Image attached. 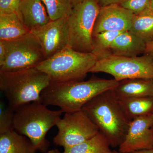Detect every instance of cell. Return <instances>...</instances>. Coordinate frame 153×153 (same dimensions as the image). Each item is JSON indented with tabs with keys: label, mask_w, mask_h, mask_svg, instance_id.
<instances>
[{
	"label": "cell",
	"mask_w": 153,
	"mask_h": 153,
	"mask_svg": "<svg viewBox=\"0 0 153 153\" xmlns=\"http://www.w3.org/2000/svg\"><path fill=\"white\" fill-rule=\"evenodd\" d=\"M151 0H121L119 4L134 14L142 13L150 9Z\"/></svg>",
	"instance_id": "cb8c5ba5"
},
{
	"label": "cell",
	"mask_w": 153,
	"mask_h": 153,
	"mask_svg": "<svg viewBox=\"0 0 153 153\" xmlns=\"http://www.w3.org/2000/svg\"><path fill=\"white\" fill-rule=\"evenodd\" d=\"M97 60L92 52H79L67 47L36 67L48 75L51 82L81 81Z\"/></svg>",
	"instance_id": "5b68a950"
},
{
	"label": "cell",
	"mask_w": 153,
	"mask_h": 153,
	"mask_svg": "<svg viewBox=\"0 0 153 153\" xmlns=\"http://www.w3.org/2000/svg\"><path fill=\"white\" fill-rule=\"evenodd\" d=\"M51 21L68 16L73 8L69 0H42Z\"/></svg>",
	"instance_id": "7402d4cb"
},
{
	"label": "cell",
	"mask_w": 153,
	"mask_h": 153,
	"mask_svg": "<svg viewBox=\"0 0 153 153\" xmlns=\"http://www.w3.org/2000/svg\"><path fill=\"white\" fill-rule=\"evenodd\" d=\"M46 153H63L60 152L58 149H53L49 150L47 151Z\"/></svg>",
	"instance_id": "4dcf8cb0"
},
{
	"label": "cell",
	"mask_w": 153,
	"mask_h": 153,
	"mask_svg": "<svg viewBox=\"0 0 153 153\" xmlns=\"http://www.w3.org/2000/svg\"><path fill=\"white\" fill-rule=\"evenodd\" d=\"M118 82L111 91L119 100L153 96V79L134 78Z\"/></svg>",
	"instance_id": "5bb4252c"
},
{
	"label": "cell",
	"mask_w": 153,
	"mask_h": 153,
	"mask_svg": "<svg viewBox=\"0 0 153 153\" xmlns=\"http://www.w3.org/2000/svg\"><path fill=\"white\" fill-rule=\"evenodd\" d=\"M119 152L131 153L153 148V114L132 120Z\"/></svg>",
	"instance_id": "8fae6325"
},
{
	"label": "cell",
	"mask_w": 153,
	"mask_h": 153,
	"mask_svg": "<svg viewBox=\"0 0 153 153\" xmlns=\"http://www.w3.org/2000/svg\"><path fill=\"white\" fill-rule=\"evenodd\" d=\"M130 31L141 38L146 43L153 39V11L148 9L134 14Z\"/></svg>",
	"instance_id": "d6986e66"
},
{
	"label": "cell",
	"mask_w": 153,
	"mask_h": 153,
	"mask_svg": "<svg viewBox=\"0 0 153 153\" xmlns=\"http://www.w3.org/2000/svg\"><path fill=\"white\" fill-rule=\"evenodd\" d=\"M84 1V0H69L70 3H71V5H72L73 7H74V6L79 4V3L82 2V1Z\"/></svg>",
	"instance_id": "f546056e"
},
{
	"label": "cell",
	"mask_w": 153,
	"mask_h": 153,
	"mask_svg": "<svg viewBox=\"0 0 153 153\" xmlns=\"http://www.w3.org/2000/svg\"><path fill=\"white\" fill-rule=\"evenodd\" d=\"M144 55L149 56L153 61V39L152 41L147 43Z\"/></svg>",
	"instance_id": "83f0119b"
},
{
	"label": "cell",
	"mask_w": 153,
	"mask_h": 153,
	"mask_svg": "<svg viewBox=\"0 0 153 153\" xmlns=\"http://www.w3.org/2000/svg\"><path fill=\"white\" fill-rule=\"evenodd\" d=\"M56 126L58 132L53 138V142L63 148L79 144L99 131L95 124L82 110L66 113Z\"/></svg>",
	"instance_id": "9c48e42d"
},
{
	"label": "cell",
	"mask_w": 153,
	"mask_h": 153,
	"mask_svg": "<svg viewBox=\"0 0 153 153\" xmlns=\"http://www.w3.org/2000/svg\"><path fill=\"white\" fill-rule=\"evenodd\" d=\"M131 120L153 114V96L119 100Z\"/></svg>",
	"instance_id": "ffe728a7"
},
{
	"label": "cell",
	"mask_w": 153,
	"mask_h": 153,
	"mask_svg": "<svg viewBox=\"0 0 153 153\" xmlns=\"http://www.w3.org/2000/svg\"><path fill=\"white\" fill-rule=\"evenodd\" d=\"M100 8L97 0H84L73 7L68 18V47L92 52L94 28Z\"/></svg>",
	"instance_id": "8992f818"
},
{
	"label": "cell",
	"mask_w": 153,
	"mask_h": 153,
	"mask_svg": "<svg viewBox=\"0 0 153 153\" xmlns=\"http://www.w3.org/2000/svg\"><path fill=\"white\" fill-rule=\"evenodd\" d=\"M150 9L153 11V0H151L150 6Z\"/></svg>",
	"instance_id": "1f68e13d"
},
{
	"label": "cell",
	"mask_w": 153,
	"mask_h": 153,
	"mask_svg": "<svg viewBox=\"0 0 153 153\" xmlns=\"http://www.w3.org/2000/svg\"><path fill=\"white\" fill-rule=\"evenodd\" d=\"M108 140L101 132L74 146L64 148L63 153H113Z\"/></svg>",
	"instance_id": "ac0fdd59"
},
{
	"label": "cell",
	"mask_w": 153,
	"mask_h": 153,
	"mask_svg": "<svg viewBox=\"0 0 153 153\" xmlns=\"http://www.w3.org/2000/svg\"><path fill=\"white\" fill-rule=\"evenodd\" d=\"M3 42L7 57L4 63L0 66V71H16L35 67L45 59L40 43L31 32L19 39Z\"/></svg>",
	"instance_id": "ba28073f"
},
{
	"label": "cell",
	"mask_w": 153,
	"mask_h": 153,
	"mask_svg": "<svg viewBox=\"0 0 153 153\" xmlns=\"http://www.w3.org/2000/svg\"><path fill=\"white\" fill-rule=\"evenodd\" d=\"M20 16L30 32L44 26L51 21L42 0H22Z\"/></svg>",
	"instance_id": "4fadbf2b"
},
{
	"label": "cell",
	"mask_w": 153,
	"mask_h": 153,
	"mask_svg": "<svg viewBox=\"0 0 153 153\" xmlns=\"http://www.w3.org/2000/svg\"><path fill=\"white\" fill-rule=\"evenodd\" d=\"M51 83L49 76L36 67L19 71H0V89L8 106L16 111L33 102H41L42 91Z\"/></svg>",
	"instance_id": "3957f363"
},
{
	"label": "cell",
	"mask_w": 153,
	"mask_h": 153,
	"mask_svg": "<svg viewBox=\"0 0 153 153\" xmlns=\"http://www.w3.org/2000/svg\"><path fill=\"white\" fill-rule=\"evenodd\" d=\"M90 72L110 74L117 81L134 78L153 79V61L146 55L127 57L109 54L98 59Z\"/></svg>",
	"instance_id": "52a82bcc"
},
{
	"label": "cell",
	"mask_w": 153,
	"mask_h": 153,
	"mask_svg": "<svg viewBox=\"0 0 153 153\" xmlns=\"http://www.w3.org/2000/svg\"><path fill=\"white\" fill-rule=\"evenodd\" d=\"M7 57V52L4 42L0 41V66L4 63Z\"/></svg>",
	"instance_id": "484cf974"
},
{
	"label": "cell",
	"mask_w": 153,
	"mask_h": 153,
	"mask_svg": "<svg viewBox=\"0 0 153 153\" xmlns=\"http://www.w3.org/2000/svg\"><path fill=\"white\" fill-rule=\"evenodd\" d=\"M133 15L119 4L100 7L94 24L93 36L105 31H129Z\"/></svg>",
	"instance_id": "7c38bea8"
},
{
	"label": "cell",
	"mask_w": 153,
	"mask_h": 153,
	"mask_svg": "<svg viewBox=\"0 0 153 153\" xmlns=\"http://www.w3.org/2000/svg\"><path fill=\"white\" fill-rule=\"evenodd\" d=\"M115 79H92L87 81L51 82L41 94V102L60 108L63 113L79 111L100 94L113 89Z\"/></svg>",
	"instance_id": "6da1fadb"
},
{
	"label": "cell",
	"mask_w": 153,
	"mask_h": 153,
	"mask_svg": "<svg viewBox=\"0 0 153 153\" xmlns=\"http://www.w3.org/2000/svg\"><path fill=\"white\" fill-rule=\"evenodd\" d=\"M22 1V0H0V13H16L20 16V7Z\"/></svg>",
	"instance_id": "d4e9b609"
},
{
	"label": "cell",
	"mask_w": 153,
	"mask_h": 153,
	"mask_svg": "<svg viewBox=\"0 0 153 153\" xmlns=\"http://www.w3.org/2000/svg\"><path fill=\"white\" fill-rule=\"evenodd\" d=\"M37 151L28 137L14 130L0 134V153H36Z\"/></svg>",
	"instance_id": "2e32d148"
},
{
	"label": "cell",
	"mask_w": 153,
	"mask_h": 153,
	"mask_svg": "<svg viewBox=\"0 0 153 153\" xmlns=\"http://www.w3.org/2000/svg\"><path fill=\"white\" fill-rule=\"evenodd\" d=\"M131 153H153V148L146 149L135 151Z\"/></svg>",
	"instance_id": "f1b7e54d"
},
{
	"label": "cell",
	"mask_w": 153,
	"mask_h": 153,
	"mask_svg": "<svg viewBox=\"0 0 153 153\" xmlns=\"http://www.w3.org/2000/svg\"><path fill=\"white\" fill-rule=\"evenodd\" d=\"M63 113L60 109H49L41 102H30L15 111L14 130L28 137L38 151L46 153L50 145L47 132L56 126Z\"/></svg>",
	"instance_id": "277c9868"
},
{
	"label": "cell",
	"mask_w": 153,
	"mask_h": 153,
	"mask_svg": "<svg viewBox=\"0 0 153 153\" xmlns=\"http://www.w3.org/2000/svg\"><path fill=\"white\" fill-rule=\"evenodd\" d=\"M113 153H122L120 152H116V151H113Z\"/></svg>",
	"instance_id": "d6a6232c"
},
{
	"label": "cell",
	"mask_w": 153,
	"mask_h": 153,
	"mask_svg": "<svg viewBox=\"0 0 153 153\" xmlns=\"http://www.w3.org/2000/svg\"><path fill=\"white\" fill-rule=\"evenodd\" d=\"M30 32L19 14L0 13V41L16 40Z\"/></svg>",
	"instance_id": "e0dca14e"
},
{
	"label": "cell",
	"mask_w": 153,
	"mask_h": 153,
	"mask_svg": "<svg viewBox=\"0 0 153 153\" xmlns=\"http://www.w3.org/2000/svg\"><path fill=\"white\" fill-rule=\"evenodd\" d=\"M146 43L131 31L122 32L115 39L110 47V53L116 56L137 57L144 54Z\"/></svg>",
	"instance_id": "9a60e30c"
},
{
	"label": "cell",
	"mask_w": 153,
	"mask_h": 153,
	"mask_svg": "<svg viewBox=\"0 0 153 153\" xmlns=\"http://www.w3.org/2000/svg\"><path fill=\"white\" fill-rule=\"evenodd\" d=\"M15 111L2 102L0 105V134L14 130V117Z\"/></svg>",
	"instance_id": "603a6c76"
},
{
	"label": "cell",
	"mask_w": 153,
	"mask_h": 153,
	"mask_svg": "<svg viewBox=\"0 0 153 153\" xmlns=\"http://www.w3.org/2000/svg\"><path fill=\"white\" fill-rule=\"evenodd\" d=\"M81 110L106 137L111 146L115 148L122 143L132 120L111 90L97 95Z\"/></svg>",
	"instance_id": "7a4b0ae2"
},
{
	"label": "cell",
	"mask_w": 153,
	"mask_h": 153,
	"mask_svg": "<svg viewBox=\"0 0 153 153\" xmlns=\"http://www.w3.org/2000/svg\"><path fill=\"white\" fill-rule=\"evenodd\" d=\"M68 16L50 21L44 26L31 31L41 45L45 59L68 47Z\"/></svg>",
	"instance_id": "30bf717a"
},
{
	"label": "cell",
	"mask_w": 153,
	"mask_h": 153,
	"mask_svg": "<svg viewBox=\"0 0 153 153\" xmlns=\"http://www.w3.org/2000/svg\"><path fill=\"white\" fill-rule=\"evenodd\" d=\"M122 32L105 31L93 36L92 53L97 56V60L105 55L111 54L110 47L114 41Z\"/></svg>",
	"instance_id": "44dd1931"
},
{
	"label": "cell",
	"mask_w": 153,
	"mask_h": 153,
	"mask_svg": "<svg viewBox=\"0 0 153 153\" xmlns=\"http://www.w3.org/2000/svg\"><path fill=\"white\" fill-rule=\"evenodd\" d=\"M100 7H106L111 5L119 4L121 0H97Z\"/></svg>",
	"instance_id": "4316f807"
}]
</instances>
